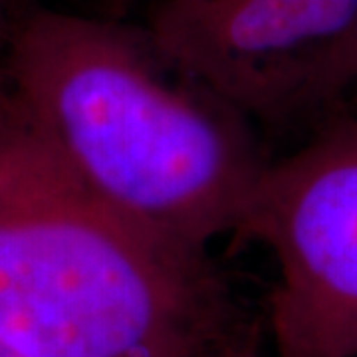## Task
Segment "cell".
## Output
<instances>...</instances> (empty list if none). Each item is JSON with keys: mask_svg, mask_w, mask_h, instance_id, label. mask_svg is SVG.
I'll list each match as a JSON object with an SVG mask.
<instances>
[{"mask_svg": "<svg viewBox=\"0 0 357 357\" xmlns=\"http://www.w3.org/2000/svg\"><path fill=\"white\" fill-rule=\"evenodd\" d=\"M2 86L119 215L192 252L243 227L268 161L246 117L167 66L143 30L36 8L13 20Z\"/></svg>", "mask_w": 357, "mask_h": 357, "instance_id": "cell-1", "label": "cell"}, {"mask_svg": "<svg viewBox=\"0 0 357 357\" xmlns=\"http://www.w3.org/2000/svg\"><path fill=\"white\" fill-rule=\"evenodd\" d=\"M230 319L206 252L103 203L0 89V340L22 357H204Z\"/></svg>", "mask_w": 357, "mask_h": 357, "instance_id": "cell-2", "label": "cell"}, {"mask_svg": "<svg viewBox=\"0 0 357 357\" xmlns=\"http://www.w3.org/2000/svg\"><path fill=\"white\" fill-rule=\"evenodd\" d=\"M236 241L262 244L274 357H357V117L268 163Z\"/></svg>", "mask_w": 357, "mask_h": 357, "instance_id": "cell-3", "label": "cell"}, {"mask_svg": "<svg viewBox=\"0 0 357 357\" xmlns=\"http://www.w3.org/2000/svg\"><path fill=\"white\" fill-rule=\"evenodd\" d=\"M357 18V0H155L143 28L157 56L234 112L300 115L307 76Z\"/></svg>", "mask_w": 357, "mask_h": 357, "instance_id": "cell-4", "label": "cell"}, {"mask_svg": "<svg viewBox=\"0 0 357 357\" xmlns=\"http://www.w3.org/2000/svg\"><path fill=\"white\" fill-rule=\"evenodd\" d=\"M357 86V18L342 38L319 58L307 76L300 115L328 112Z\"/></svg>", "mask_w": 357, "mask_h": 357, "instance_id": "cell-5", "label": "cell"}, {"mask_svg": "<svg viewBox=\"0 0 357 357\" xmlns=\"http://www.w3.org/2000/svg\"><path fill=\"white\" fill-rule=\"evenodd\" d=\"M204 357H264L258 349L255 337L248 335H232L227 342L215 347Z\"/></svg>", "mask_w": 357, "mask_h": 357, "instance_id": "cell-6", "label": "cell"}, {"mask_svg": "<svg viewBox=\"0 0 357 357\" xmlns=\"http://www.w3.org/2000/svg\"><path fill=\"white\" fill-rule=\"evenodd\" d=\"M10 26H13V20L8 16V0H0V66H2V54L6 48V40L10 34ZM2 88L4 86H2V70H0V89Z\"/></svg>", "mask_w": 357, "mask_h": 357, "instance_id": "cell-7", "label": "cell"}, {"mask_svg": "<svg viewBox=\"0 0 357 357\" xmlns=\"http://www.w3.org/2000/svg\"><path fill=\"white\" fill-rule=\"evenodd\" d=\"M0 357H22L18 351H14L10 345H6L0 340Z\"/></svg>", "mask_w": 357, "mask_h": 357, "instance_id": "cell-8", "label": "cell"}, {"mask_svg": "<svg viewBox=\"0 0 357 357\" xmlns=\"http://www.w3.org/2000/svg\"><path fill=\"white\" fill-rule=\"evenodd\" d=\"M109 2H112L114 6H119V8H121V6H128V4H133V2H137V0H109Z\"/></svg>", "mask_w": 357, "mask_h": 357, "instance_id": "cell-9", "label": "cell"}, {"mask_svg": "<svg viewBox=\"0 0 357 357\" xmlns=\"http://www.w3.org/2000/svg\"><path fill=\"white\" fill-rule=\"evenodd\" d=\"M347 96H349V98H351L354 102H357V86L354 89H351V91H349ZM347 96H345V98H347ZM345 98H344V100H345ZM344 100H342V102H344ZM349 115H354V117H357V114H349Z\"/></svg>", "mask_w": 357, "mask_h": 357, "instance_id": "cell-10", "label": "cell"}]
</instances>
